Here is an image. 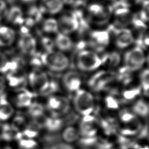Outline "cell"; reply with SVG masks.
<instances>
[{"instance_id":"obj_1","label":"cell","mask_w":149,"mask_h":149,"mask_svg":"<svg viewBox=\"0 0 149 149\" xmlns=\"http://www.w3.org/2000/svg\"><path fill=\"white\" fill-rule=\"evenodd\" d=\"M41 63L49 70L60 72L66 70L69 65V60L66 55L59 51H51L42 54L41 56Z\"/></svg>"},{"instance_id":"obj_2","label":"cell","mask_w":149,"mask_h":149,"mask_svg":"<svg viewBox=\"0 0 149 149\" xmlns=\"http://www.w3.org/2000/svg\"><path fill=\"white\" fill-rule=\"evenodd\" d=\"M73 105L78 113L83 116L91 115L94 109V99L91 93L79 89L75 92Z\"/></svg>"},{"instance_id":"obj_3","label":"cell","mask_w":149,"mask_h":149,"mask_svg":"<svg viewBox=\"0 0 149 149\" xmlns=\"http://www.w3.org/2000/svg\"><path fill=\"white\" fill-rule=\"evenodd\" d=\"M77 68L83 72H91L101 65V58L91 50L80 51L76 57Z\"/></svg>"},{"instance_id":"obj_4","label":"cell","mask_w":149,"mask_h":149,"mask_svg":"<svg viewBox=\"0 0 149 149\" xmlns=\"http://www.w3.org/2000/svg\"><path fill=\"white\" fill-rule=\"evenodd\" d=\"M87 15L90 21L97 25L104 24L109 20L111 13L107 5L100 2H93L88 5Z\"/></svg>"},{"instance_id":"obj_5","label":"cell","mask_w":149,"mask_h":149,"mask_svg":"<svg viewBox=\"0 0 149 149\" xmlns=\"http://www.w3.org/2000/svg\"><path fill=\"white\" fill-rule=\"evenodd\" d=\"M145 59L143 48L137 45L127 51L125 54V68L129 72L138 70L144 65Z\"/></svg>"},{"instance_id":"obj_6","label":"cell","mask_w":149,"mask_h":149,"mask_svg":"<svg viewBox=\"0 0 149 149\" xmlns=\"http://www.w3.org/2000/svg\"><path fill=\"white\" fill-rule=\"evenodd\" d=\"M122 124L121 133L124 136H133L139 132L141 125L137 116L133 113L124 111L120 115Z\"/></svg>"},{"instance_id":"obj_7","label":"cell","mask_w":149,"mask_h":149,"mask_svg":"<svg viewBox=\"0 0 149 149\" xmlns=\"http://www.w3.org/2000/svg\"><path fill=\"white\" fill-rule=\"evenodd\" d=\"M47 108L53 117L59 118L69 111L70 102L63 96L51 95L47 100Z\"/></svg>"},{"instance_id":"obj_8","label":"cell","mask_w":149,"mask_h":149,"mask_svg":"<svg viewBox=\"0 0 149 149\" xmlns=\"http://www.w3.org/2000/svg\"><path fill=\"white\" fill-rule=\"evenodd\" d=\"M28 80L33 90L41 94L48 87L50 81L47 73L39 68H35L30 72Z\"/></svg>"},{"instance_id":"obj_9","label":"cell","mask_w":149,"mask_h":149,"mask_svg":"<svg viewBox=\"0 0 149 149\" xmlns=\"http://www.w3.org/2000/svg\"><path fill=\"white\" fill-rule=\"evenodd\" d=\"M59 31L66 34H70L78 30L79 20L77 16L71 12L64 13L58 20Z\"/></svg>"},{"instance_id":"obj_10","label":"cell","mask_w":149,"mask_h":149,"mask_svg":"<svg viewBox=\"0 0 149 149\" xmlns=\"http://www.w3.org/2000/svg\"><path fill=\"white\" fill-rule=\"evenodd\" d=\"M98 121L91 115L83 116L79 126V134L83 139L95 137L98 132Z\"/></svg>"},{"instance_id":"obj_11","label":"cell","mask_w":149,"mask_h":149,"mask_svg":"<svg viewBox=\"0 0 149 149\" xmlns=\"http://www.w3.org/2000/svg\"><path fill=\"white\" fill-rule=\"evenodd\" d=\"M18 47L23 54L27 55H33L36 51L37 42L35 38L23 26L18 40Z\"/></svg>"},{"instance_id":"obj_12","label":"cell","mask_w":149,"mask_h":149,"mask_svg":"<svg viewBox=\"0 0 149 149\" xmlns=\"http://www.w3.org/2000/svg\"><path fill=\"white\" fill-rule=\"evenodd\" d=\"M113 76L107 71H100L94 74L89 80V86L94 91H101L107 87L113 80Z\"/></svg>"},{"instance_id":"obj_13","label":"cell","mask_w":149,"mask_h":149,"mask_svg":"<svg viewBox=\"0 0 149 149\" xmlns=\"http://www.w3.org/2000/svg\"><path fill=\"white\" fill-rule=\"evenodd\" d=\"M115 43L120 49L129 47L134 42V36L130 30L126 28L118 29L114 31Z\"/></svg>"},{"instance_id":"obj_14","label":"cell","mask_w":149,"mask_h":149,"mask_svg":"<svg viewBox=\"0 0 149 149\" xmlns=\"http://www.w3.org/2000/svg\"><path fill=\"white\" fill-rule=\"evenodd\" d=\"M110 37L107 31L95 30L91 33L90 44L96 51H102L109 43Z\"/></svg>"},{"instance_id":"obj_15","label":"cell","mask_w":149,"mask_h":149,"mask_svg":"<svg viewBox=\"0 0 149 149\" xmlns=\"http://www.w3.org/2000/svg\"><path fill=\"white\" fill-rule=\"evenodd\" d=\"M62 82L64 87L68 91L76 92L80 88L81 77L78 72L69 71L63 75Z\"/></svg>"},{"instance_id":"obj_16","label":"cell","mask_w":149,"mask_h":149,"mask_svg":"<svg viewBox=\"0 0 149 149\" xmlns=\"http://www.w3.org/2000/svg\"><path fill=\"white\" fill-rule=\"evenodd\" d=\"M63 0H40V9L42 13L49 15H55L63 9Z\"/></svg>"},{"instance_id":"obj_17","label":"cell","mask_w":149,"mask_h":149,"mask_svg":"<svg viewBox=\"0 0 149 149\" xmlns=\"http://www.w3.org/2000/svg\"><path fill=\"white\" fill-rule=\"evenodd\" d=\"M16 39V31L9 25H0V47H10Z\"/></svg>"},{"instance_id":"obj_18","label":"cell","mask_w":149,"mask_h":149,"mask_svg":"<svg viewBox=\"0 0 149 149\" xmlns=\"http://www.w3.org/2000/svg\"><path fill=\"white\" fill-rule=\"evenodd\" d=\"M33 94L24 88H19L14 97L15 105L20 108H27L33 103Z\"/></svg>"},{"instance_id":"obj_19","label":"cell","mask_w":149,"mask_h":149,"mask_svg":"<svg viewBox=\"0 0 149 149\" xmlns=\"http://www.w3.org/2000/svg\"><path fill=\"white\" fill-rule=\"evenodd\" d=\"M5 19L13 25L23 26L25 22V17L22 9L17 6L9 7Z\"/></svg>"},{"instance_id":"obj_20","label":"cell","mask_w":149,"mask_h":149,"mask_svg":"<svg viewBox=\"0 0 149 149\" xmlns=\"http://www.w3.org/2000/svg\"><path fill=\"white\" fill-rule=\"evenodd\" d=\"M55 46L60 51H68L73 47L72 39L68 34L58 32L54 41Z\"/></svg>"},{"instance_id":"obj_21","label":"cell","mask_w":149,"mask_h":149,"mask_svg":"<svg viewBox=\"0 0 149 149\" xmlns=\"http://www.w3.org/2000/svg\"><path fill=\"white\" fill-rule=\"evenodd\" d=\"M14 114V108L11 103L4 97H0V121L9 119Z\"/></svg>"},{"instance_id":"obj_22","label":"cell","mask_w":149,"mask_h":149,"mask_svg":"<svg viewBox=\"0 0 149 149\" xmlns=\"http://www.w3.org/2000/svg\"><path fill=\"white\" fill-rule=\"evenodd\" d=\"M79 130L75 127L70 126L66 127L62 133V139L66 143L73 144L79 140Z\"/></svg>"},{"instance_id":"obj_23","label":"cell","mask_w":149,"mask_h":149,"mask_svg":"<svg viewBox=\"0 0 149 149\" xmlns=\"http://www.w3.org/2000/svg\"><path fill=\"white\" fill-rule=\"evenodd\" d=\"M42 30L47 34H55L59 32L58 20L54 17H48L42 22Z\"/></svg>"},{"instance_id":"obj_24","label":"cell","mask_w":149,"mask_h":149,"mask_svg":"<svg viewBox=\"0 0 149 149\" xmlns=\"http://www.w3.org/2000/svg\"><path fill=\"white\" fill-rule=\"evenodd\" d=\"M120 61V55L116 52H112L105 54L101 59V65H104L108 68L117 66Z\"/></svg>"},{"instance_id":"obj_25","label":"cell","mask_w":149,"mask_h":149,"mask_svg":"<svg viewBox=\"0 0 149 149\" xmlns=\"http://www.w3.org/2000/svg\"><path fill=\"white\" fill-rule=\"evenodd\" d=\"M132 110L133 113L136 116L145 118L147 116L148 113V105L147 102L143 100L140 99L136 101L132 107Z\"/></svg>"},{"instance_id":"obj_26","label":"cell","mask_w":149,"mask_h":149,"mask_svg":"<svg viewBox=\"0 0 149 149\" xmlns=\"http://www.w3.org/2000/svg\"><path fill=\"white\" fill-rule=\"evenodd\" d=\"M16 149H41V147L34 139L22 137L18 140Z\"/></svg>"},{"instance_id":"obj_27","label":"cell","mask_w":149,"mask_h":149,"mask_svg":"<svg viewBox=\"0 0 149 149\" xmlns=\"http://www.w3.org/2000/svg\"><path fill=\"white\" fill-rule=\"evenodd\" d=\"M130 10L127 8H120L116 10L115 16L119 23H125L130 19Z\"/></svg>"},{"instance_id":"obj_28","label":"cell","mask_w":149,"mask_h":149,"mask_svg":"<svg viewBox=\"0 0 149 149\" xmlns=\"http://www.w3.org/2000/svg\"><path fill=\"white\" fill-rule=\"evenodd\" d=\"M29 108V112L33 119L36 118L44 113V108L40 104L32 103Z\"/></svg>"},{"instance_id":"obj_29","label":"cell","mask_w":149,"mask_h":149,"mask_svg":"<svg viewBox=\"0 0 149 149\" xmlns=\"http://www.w3.org/2000/svg\"><path fill=\"white\" fill-rule=\"evenodd\" d=\"M10 61L3 54L0 52V73L7 74L9 71Z\"/></svg>"},{"instance_id":"obj_30","label":"cell","mask_w":149,"mask_h":149,"mask_svg":"<svg viewBox=\"0 0 149 149\" xmlns=\"http://www.w3.org/2000/svg\"><path fill=\"white\" fill-rule=\"evenodd\" d=\"M140 84L141 88L144 91V93L147 95L149 88V80H148V70L146 69L142 71L140 74Z\"/></svg>"},{"instance_id":"obj_31","label":"cell","mask_w":149,"mask_h":149,"mask_svg":"<svg viewBox=\"0 0 149 149\" xmlns=\"http://www.w3.org/2000/svg\"><path fill=\"white\" fill-rule=\"evenodd\" d=\"M141 87L133 88L123 92V97L126 100H132L140 94Z\"/></svg>"},{"instance_id":"obj_32","label":"cell","mask_w":149,"mask_h":149,"mask_svg":"<svg viewBox=\"0 0 149 149\" xmlns=\"http://www.w3.org/2000/svg\"><path fill=\"white\" fill-rule=\"evenodd\" d=\"M41 43L44 48L46 49L47 52L53 51V48L55 46L53 40L48 37H43L41 40Z\"/></svg>"},{"instance_id":"obj_33","label":"cell","mask_w":149,"mask_h":149,"mask_svg":"<svg viewBox=\"0 0 149 149\" xmlns=\"http://www.w3.org/2000/svg\"><path fill=\"white\" fill-rule=\"evenodd\" d=\"M9 6L4 0H0V22L5 19Z\"/></svg>"},{"instance_id":"obj_34","label":"cell","mask_w":149,"mask_h":149,"mask_svg":"<svg viewBox=\"0 0 149 149\" xmlns=\"http://www.w3.org/2000/svg\"><path fill=\"white\" fill-rule=\"evenodd\" d=\"M105 102L107 107L109 109H117L119 107V104L117 100L111 96H108V97L106 98Z\"/></svg>"},{"instance_id":"obj_35","label":"cell","mask_w":149,"mask_h":149,"mask_svg":"<svg viewBox=\"0 0 149 149\" xmlns=\"http://www.w3.org/2000/svg\"><path fill=\"white\" fill-rule=\"evenodd\" d=\"M6 84V81L5 77L3 76L0 74V94L3 91L5 88Z\"/></svg>"},{"instance_id":"obj_36","label":"cell","mask_w":149,"mask_h":149,"mask_svg":"<svg viewBox=\"0 0 149 149\" xmlns=\"http://www.w3.org/2000/svg\"><path fill=\"white\" fill-rule=\"evenodd\" d=\"M134 149H148V147L147 146H137Z\"/></svg>"},{"instance_id":"obj_37","label":"cell","mask_w":149,"mask_h":149,"mask_svg":"<svg viewBox=\"0 0 149 149\" xmlns=\"http://www.w3.org/2000/svg\"><path fill=\"white\" fill-rule=\"evenodd\" d=\"M0 149H13V148L9 146H3V147H1Z\"/></svg>"},{"instance_id":"obj_38","label":"cell","mask_w":149,"mask_h":149,"mask_svg":"<svg viewBox=\"0 0 149 149\" xmlns=\"http://www.w3.org/2000/svg\"><path fill=\"white\" fill-rule=\"evenodd\" d=\"M24 2H30V1H35V0H22Z\"/></svg>"},{"instance_id":"obj_39","label":"cell","mask_w":149,"mask_h":149,"mask_svg":"<svg viewBox=\"0 0 149 149\" xmlns=\"http://www.w3.org/2000/svg\"><path fill=\"white\" fill-rule=\"evenodd\" d=\"M120 149H122V148H120Z\"/></svg>"}]
</instances>
